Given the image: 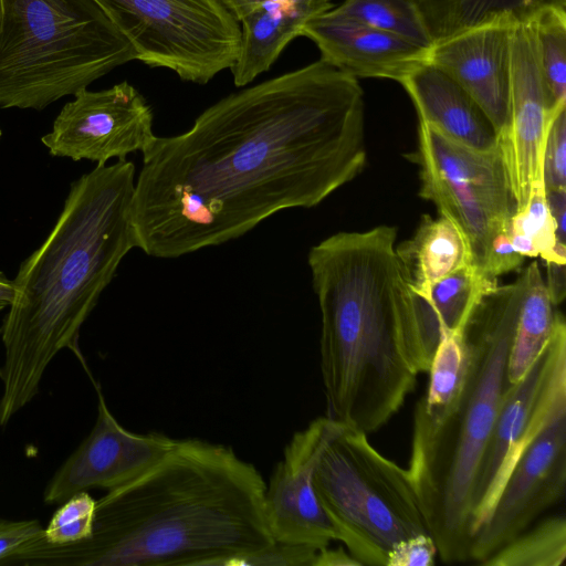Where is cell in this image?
<instances>
[{"label":"cell","instance_id":"obj_1","mask_svg":"<svg viewBox=\"0 0 566 566\" xmlns=\"http://www.w3.org/2000/svg\"><path fill=\"white\" fill-rule=\"evenodd\" d=\"M363 95L319 59L229 94L182 134L156 136L135 180L136 248L176 259L321 203L366 165Z\"/></svg>","mask_w":566,"mask_h":566},{"label":"cell","instance_id":"obj_2","mask_svg":"<svg viewBox=\"0 0 566 566\" xmlns=\"http://www.w3.org/2000/svg\"><path fill=\"white\" fill-rule=\"evenodd\" d=\"M397 228L329 235L308 252L321 317L326 416L365 433L401 408L440 339L396 251Z\"/></svg>","mask_w":566,"mask_h":566},{"label":"cell","instance_id":"obj_3","mask_svg":"<svg viewBox=\"0 0 566 566\" xmlns=\"http://www.w3.org/2000/svg\"><path fill=\"white\" fill-rule=\"evenodd\" d=\"M265 481L228 446L189 438L143 474L96 501L92 535L45 538L18 565L222 566L274 543Z\"/></svg>","mask_w":566,"mask_h":566},{"label":"cell","instance_id":"obj_4","mask_svg":"<svg viewBox=\"0 0 566 566\" xmlns=\"http://www.w3.org/2000/svg\"><path fill=\"white\" fill-rule=\"evenodd\" d=\"M135 165H97L71 185L63 210L42 245L21 264L0 334V426L38 394L56 354L78 355L80 329L136 248L132 223Z\"/></svg>","mask_w":566,"mask_h":566},{"label":"cell","instance_id":"obj_5","mask_svg":"<svg viewBox=\"0 0 566 566\" xmlns=\"http://www.w3.org/2000/svg\"><path fill=\"white\" fill-rule=\"evenodd\" d=\"M524 289L522 272L485 294L462 336L468 365L457 400L437 420L418 407L409 475L438 554L446 563L470 560L471 500L475 475L500 405L511 382L507 360Z\"/></svg>","mask_w":566,"mask_h":566},{"label":"cell","instance_id":"obj_6","mask_svg":"<svg viewBox=\"0 0 566 566\" xmlns=\"http://www.w3.org/2000/svg\"><path fill=\"white\" fill-rule=\"evenodd\" d=\"M136 59L95 0H1L0 109H43Z\"/></svg>","mask_w":566,"mask_h":566},{"label":"cell","instance_id":"obj_7","mask_svg":"<svg viewBox=\"0 0 566 566\" xmlns=\"http://www.w3.org/2000/svg\"><path fill=\"white\" fill-rule=\"evenodd\" d=\"M314 488L336 541L361 565L386 566L400 539L429 533L408 470L343 426L322 452Z\"/></svg>","mask_w":566,"mask_h":566},{"label":"cell","instance_id":"obj_8","mask_svg":"<svg viewBox=\"0 0 566 566\" xmlns=\"http://www.w3.org/2000/svg\"><path fill=\"white\" fill-rule=\"evenodd\" d=\"M150 67L207 84L231 69L241 41L239 21L220 0H95Z\"/></svg>","mask_w":566,"mask_h":566},{"label":"cell","instance_id":"obj_9","mask_svg":"<svg viewBox=\"0 0 566 566\" xmlns=\"http://www.w3.org/2000/svg\"><path fill=\"white\" fill-rule=\"evenodd\" d=\"M407 157L420 168L419 195L455 224L470 263L483 271L492 240L516 212L500 148L468 147L419 120L418 148Z\"/></svg>","mask_w":566,"mask_h":566},{"label":"cell","instance_id":"obj_10","mask_svg":"<svg viewBox=\"0 0 566 566\" xmlns=\"http://www.w3.org/2000/svg\"><path fill=\"white\" fill-rule=\"evenodd\" d=\"M566 400V324L556 312L547 344L500 405L473 485L471 533L489 518L515 462Z\"/></svg>","mask_w":566,"mask_h":566},{"label":"cell","instance_id":"obj_11","mask_svg":"<svg viewBox=\"0 0 566 566\" xmlns=\"http://www.w3.org/2000/svg\"><path fill=\"white\" fill-rule=\"evenodd\" d=\"M73 96L41 139L52 156L105 165L143 153L155 140L151 107L128 82L101 91L86 87Z\"/></svg>","mask_w":566,"mask_h":566},{"label":"cell","instance_id":"obj_12","mask_svg":"<svg viewBox=\"0 0 566 566\" xmlns=\"http://www.w3.org/2000/svg\"><path fill=\"white\" fill-rule=\"evenodd\" d=\"M511 74L506 124L497 136L516 212L543 181V156L548 125L565 105L555 106L539 64L533 22L511 31Z\"/></svg>","mask_w":566,"mask_h":566},{"label":"cell","instance_id":"obj_13","mask_svg":"<svg viewBox=\"0 0 566 566\" xmlns=\"http://www.w3.org/2000/svg\"><path fill=\"white\" fill-rule=\"evenodd\" d=\"M566 485V400L527 446L507 476L489 518L474 533L470 560L481 564L555 504Z\"/></svg>","mask_w":566,"mask_h":566},{"label":"cell","instance_id":"obj_14","mask_svg":"<svg viewBox=\"0 0 566 566\" xmlns=\"http://www.w3.org/2000/svg\"><path fill=\"white\" fill-rule=\"evenodd\" d=\"M343 426L327 416L318 417L286 443L264 491V513L274 542L318 551L336 541L313 478L322 452Z\"/></svg>","mask_w":566,"mask_h":566},{"label":"cell","instance_id":"obj_15","mask_svg":"<svg viewBox=\"0 0 566 566\" xmlns=\"http://www.w3.org/2000/svg\"><path fill=\"white\" fill-rule=\"evenodd\" d=\"M96 421L88 436L48 482L43 500L61 503L90 489L112 491L136 479L158 462L176 443L160 432L135 433L125 429L107 407L95 384Z\"/></svg>","mask_w":566,"mask_h":566},{"label":"cell","instance_id":"obj_16","mask_svg":"<svg viewBox=\"0 0 566 566\" xmlns=\"http://www.w3.org/2000/svg\"><path fill=\"white\" fill-rule=\"evenodd\" d=\"M300 36L316 44L321 59L356 78H388L399 83L429 60L430 49L333 9L311 18Z\"/></svg>","mask_w":566,"mask_h":566},{"label":"cell","instance_id":"obj_17","mask_svg":"<svg viewBox=\"0 0 566 566\" xmlns=\"http://www.w3.org/2000/svg\"><path fill=\"white\" fill-rule=\"evenodd\" d=\"M496 21L469 29L430 48L428 62L457 82L488 116L497 136L507 118L511 31Z\"/></svg>","mask_w":566,"mask_h":566},{"label":"cell","instance_id":"obj_18","mask_svg":"<svg viewBox=\"0 0 566 566\" xmlns=\"http://www.w3.org/2000/svg\"><path fill=\"white\" fill-rule=\"evenodd\" d=\"M419 120L430 124L468 147L490 151L499 147L497 133L474 99L449 75L424 63L400 82Z\"/></svg>","mask_w":566,"mask_h":566},{"label":"cell","instance_id":"obj_19","mask_svg":"<svg viewBox=\"0 0 566 566\" xmlns=\"http://www.w3.org/2000/svg\"><path fill=\"white\" fill-rule=\"evenodd\" d=\"M333 7L332 0H266L251 8L239 19L240 50L230 69L235 86L266 72L311 18Z\"/></svg>","mask_w":566,"mask_h":566},{"label":"cell","instance_id":"obj_20","mask_svg":"<svg viewBox=\"0 0 566 566\" xmlns=\"http://www.w3.org/2000/svg\"><path fill=\"white\" fill-rule=\"evenodd\" d=\"M396 251L413 291L424 301L436 282L470 263L461 232L441 214L437 219L423 214L413 237L396 245Z\"/></svg>","mask_w":566,"mask_h":566},{"label":"cell","instance_id":"obj_21","mask_svg":"<svg viewBox=\"0 0 566 566\" xmlns=\"http://www.w3.org/2000/svg\"><path fill=\"white\" fill-rule=\"evenodd\" d=\"M432 45L469 29L507 21L532 22L551 8H566V0H416Z\"/></svg>","mask_w":566,"mask_h":566},{"label":"cell","instance_id":"obj_22","mask_svg":"<svg viewBox=\"0 0 566 566\" xmlns=\"http://www.w3.org/2000/svg\"><path fill=\"white\" fill-rule=\"evenodd\" d=\"M522 274L524 289L507 360L511 384L534 364L553 334L556 316L538 264L531 263Z\"/></svg>","mask_w":566,"mask_h":566},{"label":"cell","instance_id":"obj_23","mask_svg":"<svg viewBox=\"0 0 566 566\" xmlns=\"http://www.w3.org/2000/svg\"><path fill=\"white\" fill-rule=\"evenodd\" d=\"M496 286L497 279L467 263L436 282L426 302L432 308L440 331L462 332L481 298Z\"/></svg>","mask_w":566,"mask_h":566},{"label":"cell","instance_id":"obj_24","mask_svg":"<svg viewBox=\"0 0 566 566\" xmlns=\"http://www.w3.org/2000/svg\"><path fill=\"white\" fill-rule=\"evenodd\" d=\"M566 558V520L553 515L526 528L481 564L485 566H560Z\"/></svg>","mask_w":566,"mask_h":566},{"label":"cell","instance_id":"obj_25","mask_svg":"<svg viewBox=\"0 0 566 566\" xmlns=\"http://www.w3.org/2000/svg\"><path fill=\"white\" fill-rule=\"evenodd\" d=\"M467 365L468 356L462 332L441 329L428 370V390L416 407L429 419H439L457 400L464 382Z\"/></svg>","mask_w":566,"mask_h":566},{"label":"cell","instance_id":"obj_26","mask_svg":"<svg viewBox=\"0 0 566 566\" xmlns=\"http://www.w3.org/2000/svg\"><path fill=\"white\" fill-rule=\"evenodd\" d=\"M332 9L419 46H432L416 0H343Z\"/></svg>","mask_w":566,"mask_h":566},{"label":"cell","instance_id":"obj_27","mask_svg":"<svg viewBox=\"0 0 566 566\" xmlns=\"http://www.w3.org/2000/svg\"><path fill=\"white\" fill-rule=\"evenodd\" d=\"M542 72L555 106L566 104V8H551L533 21Z\"/></svg>","mask_w":566,"mask_h":566},{"label":"cell","instance_id":"obj_28","mask_svg":"<svg viewBox=\"0 0 566 566\" xmlns=\"http://www.w3.org/2000/svg\"><path fill=\"white\" fill-rule=\"evenodd\" d=\"M510 231L532 240L538 255L545 262L566 264V250L557 245L555 226L547 206L544 185L535 187L526 208L512 217Z\"/></svg>","mask_w":566,"mask_h":566},{"label":"cell","instance_id":"obj_29","mask_svg":"<svg viewBox=\"0 0 566 566\" xmlns=\"http://www.w3.org/2000/svg\"><path fill=\"white\" fill-rule=\"evenodd\" d=\"M96 501L81 491L62 502L46 527L45 541L52 545H70L85 541L92 535Z\"/></svg>","mask_w":566,"mask_h":566},{"label":"cell","instance_id":"obj_30","mask_svg":"<svg viewBox=\"0 0 566 566\" xmlns=\"http://www.w3.org/2000/svg\"><path fill=\"white\" fill-rule=\"evenodd\" d=\"M545 190H566V106L552 118L543 156Z\"/></svg>","mask_w":566,"mask_h":566},{"label":"cell","instance_id":"obj_31","mask_svg":"<svg viewBox=\"0 0 566 566\" xmlns=\"http://www.w3.org/2000/svg\"><path fill=\"white\" fill-rule=\"evenodd\" d=\"M317 549L280 542L247 554L231 556L222 566H312Z\"/></svg>","mask_w":566,"mask_h":566},{"label":"cell","instance_id":"obj_32","mask_svg":"<svg viewBox=\"0 0 566 566\" xmlns=\"http://www.w3.org/2000/svg\"><path fill=\"white\" fill-rule=\"evenodd\" d=\"M44 538V527L38 520L0 518V564H11Z\"/></svg>","mask_w":566,"mask_h":566},{"label":"cell","instance_id":"obj_33","mask_svg":"<svg viewBox=\"0 0 566 566\" xmlns=\"http://www.w3.org/2000/svg\"><path fill=\"white\" fill-rule=\"evenodd\" d=\"M438 553L430 533L400 539L390 549L386 566H431Z\"/></svg>","mask_w":566,"mask_h":566},{"label":"cell","instance_id":"obj_34","mask_svg":"<svg viewBox=\"0 0 566 566\" xmlns=\"http://www.w3.org/2000/svg\"><path fill=\"white\" fill-rule=\"evenodd\" d=\"M510 228V227H509ZM524 261L512 245L509 229L494 237L485 259L483 271L491 277L518 269Z\"/></svg>","mask_w":566,"mask_h":566},{"label":"cell","instance_id":"obj_35","mask_svg":"<svg viewBox=\"0 0 566 566\" xmlns=\"http://www.w3.org/2000/svg\"><path fill=\"white\" fill-rule=\"evenodd\" d=\"M545 195L555 226L557 245L566 250V190H545Z\"/></svg>","mask_w":566,"mask_h":566},{"label":"cell","instance_id":"obj_36","mask_svg":"<svg viewBox=\"0 0 566 566\" xmlns=\"http://www.w3.org/2000/svg\"><path fill=\"white\" fill-rule=\"evenodd\" d=\"M547 269L546 290L553 305L560 304L566 295V270L563 263L545 262Z\"/></svg>","mask_w":566,"mask_h":566},{"label":"cell","instance_id":"obj_37","mask_svg":"<svg viewBox=\"0 0 566 566\" xmlns=\"http://www.w3.org/2000/svg\"><path fill=\"white\" fill-rule=\"evenodd\" d=\"M349 552L343 547L329 548L325 546L316 552L312 566H360Z\"/></svg>","mask_w":566,"mask_h":566},{"label":"cell","instance_id":"obj_38","mask_svg":"<svg viewBox=\"0 0 566 566\" xmlns=\"http://www.w3.org/2000/svg\"><path fill=\"white\" fill-rule=\"evenodd\" d=\"M224 7L239 19L245 14L251 8L266 0H220Z\"/></svg>","mask_w":566,"mask_h":566},{"label":"cell","instance_id":"obj_39","mask_svg":"<svg viewBox=\"0 0 566 566\" xmlns=\"http://www.w3.org/2000/svg\"><path fill=\"white\" fill-rule=\"evenodd\" d=\"M13 295V286L12 280H9L1 271H0V300L10 304Z\"/></svg>","mask_w":566,"mask_h":566},{"label":"cell","instance_id":"obj_40","mask_svg":"<svg viewBox=\"0 0 566 566\" xmlns=\"http://www.w3.org/2000/svg\"><path fill=\"white\" fill-rule=\"evenodd\" d=\"M8 306V303L0 300V311Z\"/></svg>","mask_w":566,"mask_h":566},{"label":"cell","instance_id":"obj_41","mask_svg":"<svg viewBox=\"0 0 566 566\" xmlns=\"http://www.w3.org/2000/svg\"><path fill=\"white\" fill-rule=\"evenodd\" d=\"M0 19H1V0H0Z\"/></svg>","mask_w":566,"mask_h":566},{"label":"cell","instance_id":"obj_42","mask_svg":"<svg viewBox=\"0 0 566 566\" xmlns=\"http://www.w3.org/2000/svg\"><path fill=\"white\" fill-rule=\"evenodd\" d=\"M0 136H1V130H0Z\"/></svg>","mask_w":566,"mask_h":566}]
</instances>
